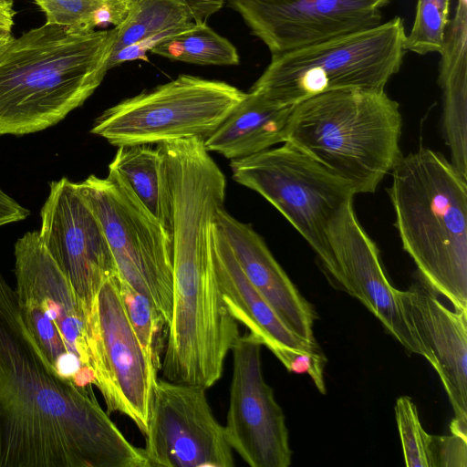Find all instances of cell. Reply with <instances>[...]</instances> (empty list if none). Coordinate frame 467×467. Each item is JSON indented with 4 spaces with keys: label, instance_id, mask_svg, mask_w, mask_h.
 Here are the masks:
<instances>
[{
    "label": "cell",
    "instance_id": "4dcf8cb0",
    "mask_svg": "<svg viewBox=\"0 0 467 467\" xmlns=\"http://www.w3.org/2000/svg\"><path fill=\"white\" fill-rule=\"evenodd\" d=\"M187 7L192 21L206 22L221 10L226 0H181Z\"/></svg>",
    "mask_w": 467,
    "mask_h": 467
},
{
    "label": "cell",
    "instance_id": "83f0119b",
    "mask_svg": "<svg viewBox=\"0 0 467 467\" xmlns=\"http://www.w3.org/2000/svg\"><path fill=\"white\" fill-rule=\"evenodd\" d=\"M265 347L273 352L288 371L307 374L318 391L322 394L326 393L323 358L318 350L306 351L291 348L277 343H271Z\"/></svg>",
    "mask_w": 467,
    "mask_h": 467
},
{
    "label": "cell",
    "instance_id": "1f68e13d",
    "mask_svg": "<svg viewBox=\"0 0 467 467\" xmlns=\"http://www.w3.org/2000/svg\"><path fill=\"white\" fill-rule=\"evenodd\" d=\"M16 14L13 0H0V35L11 33Z\"/></svg>",
    "mask_w": 467,
    "mask_h": 467
},
{
    "label": "cell",
    "instance_id": "d4e9b609",
    "mask_svg": "<svg viewBox=\"0 0 467 467\" xmlns=\"http://www.w3.org/2000/svg\"><path fill=\"white\" fill-rule=\"evenodd\" d=\"M451 0H418L411 30L406 35L404 48L419 55L440 53L450 23Z\"/></svg>",
    "mask_w": 467,
    "mask_h": 467
},
{
    "label": "cell",
    "instance_id": "8992f818",
    "mask_svg": "<svg viewBox=\"0 0 467 467\" xmlns=\"http://www.w3.org/2000/svg\"><path fill=\"white\" fill-rule=\"evenodd\" d=\"M403 19L273 55L251 91L284 105H295L327 91L385 90L406 53Z\"/></svg>",
    "mask_w": 467,
    "mask_h": 467
},
{
    "label": "cell",
    "instance_id": "7a4b0ae2",
    "mask_svg": "<svg viewBox=\"0 0 467 467\" xmlns=\"http://www.w3.org/2000/svg\"><path fill=\"white\" fill-rule=\"evenodd\" d=\"M117 30L82 33L44 25L0 54V135H26L62 120L99 87Z\"/></svg>",
    "mask_w": 467,
    "mask_h": 467
},
{
    "label": "cell",
    "instance_id": "44dd1931",
    "mask_svg": "<svg viewBox=\"0 0 467 467\" xmlns=\"http://www.w3.org/2000/svg\"><path fill=\"white\" fill-rule=\"evenodd\" d=\"M192 21L181 0H131L117 38L109 69L126 61L146 59L147 52Z\"/></svg>",
    "mask_w": 467,
    "mask_h": 467
},
{
    "label": "cell",
    "instance_id": "f546056e",
    "mask_svg": "<svg viewBox=\"0 0 467 467\" xmlns=\"http://www.w3.org/2000/svg\"><path fill=\"white\" fill-rule=\"evenodd\" d=\"M29 213L0 187V227L22 221L29 215Z\"/></svg>",
    "mask_w": 467,
    "mask_h": 467
},
{
    "label": "cell",
    "instance_id": "30bf717a",
    "mask_svg": "<svg viewBox=\"0 0 467 467\" xmlns=\"http://www.w3.org/2000/svg\"><path fill=\"white\" fill-rule=\"evenodd\" d=\"M88 327L94 385L107 412L130 418L144 435L161 363L144 350L136 336L120 296L118 273L101 285Z\"/></svg>",
    "mask_w": 467,
    "mask_h": 467
},
{
    "label": "cell",
    "instance_id": "f1b7e54d",
    "mask_svg": "<svg viewBox=\"0 0 467 467\" xmlns=\"http://www.w3.org/2000/svg\"><path fill=\"white\" fill-rule=\"evenodd\" d=\"M467 439L451 433V436H433L435 467H466Z\"/></svg>",
    "mask_w": 467,
    "mask_h": 467
},
{
    "label": "cell",
    "instance_id": "7c38bea8",
    "mask_svg": "<svg viewBox=\"0 0 467 467\" xmlns=\"http://www.w3.org/2000/svg\"><path fill=\"white\" fill-rule=\"evenodd\" d=\"M259 339L239 336L233 348L230 403L224 426L227 441L251 467H287L292 451L281 407L262 369Z\"/></svg>",
    "mask_w": 467,
    "mask_h": 467
},
{
    "label": "cell",
    "instance_id": "5b68a950",
    "mask_svg": "<svg viewBox=\"0 0 467 467\" xmlns=\"http://www.w3.org/2000/svg\"><path fill=\"white\" fill-rule=\"evenodd\" d=\"M15 298L26 343L53 375L82 388L95 383L88 348V312L38 231L15 244Z\"/></svg>",
    "mask_w": 467,
    "mask_h": 467
},
{
    "label": "cell",
    "instance_id": "9c48e42d",
    "mask_svg": "<svg viewBox=\"0 0 467 467\" xmlns=\"http://www.w3.org/2000/svg\"><path fill=\"white\" fill-rule=\"evenodd\" d=\"M230 166L234 180L274 205L327 270L332 260L327 229L339 208L353 201L351 187L287 141L232 160Z\"/></svg>",
    "mask_w": 467,
    "mask_h": 467
},
{
    "label": "cell",
    "instance_id": "cb8c5ba5",
    "mask_svg": "<svg viewBox=\"0 0 467 467\" xmlns=\"http://www.w3.org/2000/svg\"><path fill=\"white\" fill-rule=\"evenodd\" d=\"M46 23L88 33L101 25L117 26L126 17L131 0H33Z\"/></svg>",
    "mask_w": 467,
    "mask_h": 467
},
{
    "label": "cell",
    "instance_id": "603a6c76",
    "mask_svg": "<svg viewBox=\"0 0 467 467\" xmlns=\"http://www.w3.org/2000/svg\"><path fill=\"white\" fill-rule=\"evenodd\" d=\"M150 52L172 61L200 66H236L240 63L237 48L206 22H189Z\"/></svg>",
    "mask_w": 467,
    "mask_h": 467
},
{
    "label": "cell",
    "instance_id": "d6a6232c",
    "mask_svg": "<svg viewBox=\"0 0 467 467\" xmlns=\"http://www.w3.org/2000/svg\"><path fill=\"white\" fill-rule=\"evenodd\" d=\"M13 38H14V36H12L11 33L0 35V54L9 45V43L13 40Z\"/></svg>",
    "mask_w": 467,
    "mask_h": 467
},
{
    "label": "cell",
    "instance_id": "3957f363",
    "mask_svg": "<svg viewBox=\"0 0 467 467\" xmlns=\"http://www.w3.org/2000/svg\"><path fill=\"white\" fill-rule=\"evenodd\" d=\"M467 178L441 153L400 156L388 189L403 249L427 285L467 311Z\"/></svg>",
    "mask_w": 467,
    "mask_h": 467
},
{
    "label": "cell",
    "instance_id": "4fadbf2b",
    "mask_svg": "<svg viewBox=\"0 0 467 467\" xmlns=\"http://www.w3.org/2000/svg\"><path fill=\"white\" fill-rule=\"evenodd\" d=\"M40 217L43 244L90 314L101 285L118 273L99 220L78 183L66 177L51 182Z\"/></svg>",
    "mask_w": 467,
    "mask_h": 467
},
{
    "label": "cell",
    "instance_id": "484cf974",
    "mask_svg": "<svg viewBox=\"0 0 467 467\" xmlns=\"http://www.w3.org/2000/svg\"><path fill=\"white\" fill-rule=\"evenodd\" d=\"M395 418L408 467H435L433 436L423 429L418 410L408 396L400 397L395 404Z\"/></svg>",
    "mask_w": 467,
    "mask_h": 467
},
{
    "label": "cell",
    "instance_id": "6da1fadb",
    "mask_svg": "<svg viewBox=\"0 0 467 467\" xmlns=\"http://www.w3.org/2000/svg\"><path fill=\"white\" fill-rule=\"evenodd\" d=\"M0 467H149L97 400L50 373L25 340L0 279Z\"/></svg>",
    "mask_w": 467,
    "mask_h": 467
},
{
    "label": "cell",
    "instance_id": "9a60e30c",
    "mask_svg": "<svg viewBox=\"0 0 467 467\" xmlns=\"http://www.w3.org/2000/svg\"><path fill=\"white\" fill-rule=\"evenodd\" d=\"M327 237L331 252L329 276L351 296L361 302L406 350L422 356L425 351L409 326L381 265L379 253L358 223L352 201L330 220Z\"/></svg>",
    "mask_w": 467,
    "mask_h": 467
},
{
    "label": "cell",
    "instance_id": "52a82bcc",
    "mask_svg": "<svg viewBox=\"0 0 467 467\" xmlns=\"http://www.w3.org/2000/svg\"><path fill=\"white\" fill-rule=\"evenodd\" d=\"M244 95L223 81L180 75L108 109L90 131L118 147L205 140Z\"/></svg>",
    "mask_w": 467,
    "mask_h": 467
},
{
    "label": "cell",
    "instance_id": "ffe728a7",
    "mask_svg": "<svg viewBox=\"0 0 467 467\" xmlns=\"http://www.w3.org/2000/svg\"><path fill=\"white\" fill-rule=\"evenodd\" d=\"M467 0H457L441 55L442 128L451 163L467 177Z\"/></svg>",
    "mask_w": 467,
    "mask_h": 467
},
{
    "label": "cell",
    "instance_id": "7402d4cb",
    "mask_svg": "<svg viewBox=\"0 0 467 467\" xmlns=\"http://www.w3.org/2000/svg\"><path fill=\"white\" fill-rule=\"evenodd\" d=\"M130 187L146 209L172 235V191L165 156L159 146H119L109 166Z\"/></svg>",
    "mask_w": 467,
    "mask_h": 467
},
{
    "label": "cell",
    "instance_id": "ac0fdd59",
    "mask_svg": "<svg viewBox=\"0 0 467 467\" xmlns=\"http://www.w3.org/2000/svg\"><path fill=\"white\" fill-rule=\"evenodd\" d=\"M211 250L224 304L237 321L244 325L263 346L277 343L291 348L317 351L292 332L254 288L240 267L227 240L213 222Z\"/></svg>",
    "mask_w": 467,
    "mask_h": 467
},
{
    "label": "cell",
    "instance_id": "8fae6325",
    "mask_svg": "<svg viewBox=\"0 0 467 467\" xmlns=\"http://www.w3.org/2000/svg\"><path fill=\"white\" fill-rule=\"evenodd\" d=\"M203 387L157 379L144 454L149 467H233V449Z\"/></svg>",
    "mask_w": 467,
    "mask_h": 467
},
{
    "label": "cell",
    "instance_id": "e0dca14e",
    "mask_svg": "<svg viewBox=\"0 0 467 467\" xmlns=\"http://www.w3.org/2000/svg\"><path fill=\"white\" fill-rule=\"evenodd\" d=\"M214 223L223 234L247 279L285 325L300 338L316 344L313 307L277 263L263 238L223 207L217 212Z\"/></svg>",
    "mask_w": 467,
    "mask_h": 467
},
{
    "label": "cell",
    "instance_id": "4316f807",
    "mask_svg": "<svg viewBox=\"0 0 467 467\" xmlns=\"http://www.w3.org/2000/svg\"><path fill=\"white\" fill-rule=\"evenodd\" d=\"M118 278L120 296L136 336L144 350L160 362L154 342L165 323L145 296L131 287L119 274Z\"/></svg>",
    "mask_w": 467,
    "mask_h": 467
},
{
    "label": "cell",
    "instance_id": "5bb4252c",
    "mask_svg": "<svg viewBox=\"0 0 467 467\" xmlns=\"http://www.w3.org/2000/svg\"><path fill=\"white\" fill-rule=\"evenodd\" d=\"M271 56L374 27L391 0H228Z\"/></svg>",
    "mask_w": 467,
    "mask_h": 467
},
{
    "label": "cell",
    "instance_id": "d6986e66",
    "mask_svg": "<svg viewBox=\"0 0 467 467\" xmlns=\"http://www.w3.org/2000/svg\"><path fill=\"white\" fill-rule=\"evenodd\" d=\"M293 107L250 90L204 140V147L232 161L284 143Z\"/></svg>",
    "mask_w": 467,
    "mask_h": 467
},
{
    "label": "cell",
    "instance_id": "ba28073f",
    "mask_svg": "<svg viewBox=\"0 0 467 467\" xmlns=\"http://www.w3.org/2000/svg\"><path fill=\"white\" fill-rule=\"evenodd\" d=\"M109 242L119 275L154 306L167 326L171 317L172 241L129 184L109 170L106 178L78 183Z\"/></svg>",
    "mask_w": 467,
    "mask_h": 467
},
{
    "label": "cell",
    "instance_id": "2e32d148",
    "mask_svg": "<svg viewBox=\"0 0 467 467\" xmlns=\"http://www.w3.org/2000/svg\"><path fill=\"white\" fill-rule=\"evenodd\" d=\"M395 296L445 389L455 416L451 433L467 438V311L449 309L420 284L396 288Z\"/></svg>",
    "mask_w": 467,
    "mask_h": 467
},
{
    "label": "cell",
    "instance_id": "277c9868",
    "mask_svg": "<svg viewBox=\"0 0 467 467\" xmlns=\"http://www.w3.org/2000/svg\"><path fill=\"white\" fill-rule=\"evenodd\" d=\"M400 105L385 90L345 88L294 105L286 140L355 194L372 193L401 156Z\"/></svg>",
    "mask_w": 467,
    "mask_h": 467
}]
</instances>
